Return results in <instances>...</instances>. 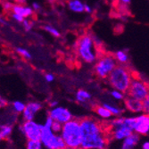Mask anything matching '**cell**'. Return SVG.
<instances>
[{"label":"cell","mask_w":149,"mask_h":149,"mask_svg":"<svg viewBox=\"0 0 149 149\" xmlns=\"http://www.w3.org/2000/svg\"><path fill=\"white\" fill-rule=\"evenodd\" d=\"M82 140L80 149H108L111 140L107 123L92 117L79 119Z\"/></svg>","instance_id":"6da1fadb"},{"label":"cell","mask_w":149,"mask_h":149,"mask_svg":"<svg viewBox=\"0 0 149 149\" xmlns=\"http://www.w3.org/2000/svg\"><path fill=\"white\" fill-rule=\"evenodd\" d=\"M60 136L63 139L66 149H80L82 134H81L79 119L72 118L63 124Z\"/></svg>","instance_id":"7a4b0ae2"},{"label":"cell","mask_w":149,"mask_h":149,"mask_svg":"<svg viewBox=\"0 0 149 149\" xmlns=\"http://www.w3.org/2000/svg\"><path fill=\"white\" fill-rule=\"evenodd\" d=\"M132 79L133 75L129 67L123 64H117L107 77L108 83L113 89L119 90L124 94L127 93Z\"/></svg>","instance_id":"3957f363"},{"label":"cell","mask_w":149,"mask_h":149,"mask_svg":"<svg viewBox=\"0 0 149 149\" xmlns=\"http://www.w3.org/2000/svg\"><path fill=\"white\" fill-rule=\"evenodd\" d=\"M76 51L79 57L84 63H94L99 57V52L95 45L93 36L86 33L80 36L76 42Z\"/></svg>","instance_id":"277c9868"},{"label":"cell","mask_w":149,"mask_h":149,"mask_svg":"<svg viewBox=\"0 0 149 149\" xmlns=\"http://www.w3.org/2000/svg\"><path fill=\"white\" fill-rule=\"evenodd\" d=\"M53 120L47 116L44 124H42L40 142L46 149H66L64 142L60 134H56L51 130Z\"/></svg>","instance_id":"5b68a950"},{"label":"cell","mask_w":149,"mask_h":149,"mask_svg":"<svg viewBox=\"0 0 149 149\" xmlns=\"http://www.w3.org/2000/svg\"><path fill=\"white\" fill-rule=\"evenodd\" d=\"M117 62L113 54H104L99 56V57L95 62L94 72L98 79H105L109 76L111 72L115 68Z\"/></svg>","instance_id":"8992f818"},{"label":"cell","mask_w":149,"mask_h":149,"mask_svg":"<svg viewBox=\"0 0 149 149\" xmlns=\"http://www.w3.org/2000/svg\"><path fill=\"white\" fill-rule=\"evenodd\" d=\"M108 130L111 139L121 141L126 137L130 135L133 131L126 125L124 121V116H119L113 119L111 121L107 123Z\"/></svg>","instance_id":"52a82bcc"},{"label":"cell","mask_w":149,"mask_h":149,"mask_svg":"<svg viewBox=\"0 0 149 149\" xmlns=\"http://www.w3.org/2000/svg\"><path fill=\"white\" fill-rule=\"evenodd\" d=\"M126 95L137 100L143 101L146 97H149L148 84L141 79L133 77Z\"/></svg>","instance_id":"ba28073f"},{"label":"cell","mask_w":149,"mask_h":149,"mask_svg":"<svg viewBox=\"0 0 149 149\" xmlns=\"http://www.w3.org/2000/svg\"><path fill=\"white\" fill-rule=\"evenodd\" d=\"M42 124L33 120H24L19 125V130L27 140H39Z\"/></svg>","instance_id":"9c48e42d"},{"label":"cell","mask_w":149,"mask_h":149,"mask_svg":"<svg viewBox=\"0 0 149 149\" xmlns=\"http://www.w3.org/2000/svg\"><path fill=\"white\" fill-rule=\"evenodd\" d=\"M47 116L50 117L53 120L58 121L61 124L67 123V121H69L73 118V114L68 108L60 105H57L54 108H50Z\"/></svg>","instance_id":"30bf717a"},{"label":"cell","mask_w":149,"mask_h":149,"mask_svg":"<svg viewBox=\"0 0 149 149\" xmlns=\"http://www.w3.org/2000/svg\"><path fill=\"white\" fill-rule=\"evenodd\" d=\"M43 104L38 101H30L25 104L24 110L22 113V121L33 120L36 115L42 110Z\"/></svg>","instance_id":"8fae6325"},{"label":"cell","mask_w":149,"mask_h":149,"mask_svg":"<svg viewBox=\"0 0 149 149\" xmlns=\"http://www.w3.org/2000/svg\"><path fill=\"white\" fill-rule=\"evenodd\" d=\"M133 132L139 134V136H147L149 133V114L148 113H139L136 116Z\"/></svg>","instance_id":"7c38bea8"},{"label":"cell","mask_w":149,"mask_h":149,"mask_svg":"<svg viewBox=\"0 0 149 149\" xmlns=\"http://www.w3.org/2000/svg\"><path fill=\"white\" fill-rule=\"evenodd\" d=\"M123 104L125 109L129 112L138 114L143 113V107H142V101L137 100L131 97H129L126 95L125 98L123 99Z\"/></svg>","instance_id":"4fadbf2b"},{"label":"cell","mask_w":149,"mask_h":149,"mask_svg":"<svg viewBox=\"0 0 149 149\" xmlns=\"http://www.w3.org/2000/svg\"><path fill=\"white\" fill-rule=\"evenodd\" d=\"M11 13L19 15L22 16L24 19L25 18H30V17L33 16V15H34V11L32 10V8L31 6H28L26 5L15 4V3H13Z\"/></svg>","instance_id":"5bb4252c"},{"label":"cell","mask_w":149,"mask_h":149,"mask_svg":"<svg viewBox=\"0 0 149 149\" xmlns=\"http://www.w3.org/2000/svg\"><path fill=\"white\" fill-rule=\"evenodd\" d=\"M121 141L123 143H121L120 149H135L140 141V136L137 133L132 132Z\"/></svg>","instance_id":"9a60e30c"},{"label":"cell","mask_w":149,"mask_h":149,"mask_svg":"<svg viewBox=\"0 0 149 149\" xmlns=\"http://www.w3.org/2000/svg\"><path fill=\"white\" fill-rule=\"evenodd\" d=\"M4 110H5L4 114H2V116L0 117V124H8L13 126L15 124V123H17L18 114L13 113L10 109L9 105L4 108Z\"/></svg>","instance_id":"2e32d148"},{"label":"cell","mask_w":149,"mask_h":149,"mask_svg":"<svg viewBox=\"0 0 149 149\" xmlns=\"http://www.w3.org/2000/svg\"><path fill=\"white\" fill-rule=\"evenodd\" d=\"M102 105L104 107H105L106 109L109 111L113 117H119V116H121L124 112V109H123L120 106L117 105V104H112V103H109V102H104L102 104Z\"/></svg>","instance_id":"e0dca14e"},{"label":"cell","mask_w":149,"mask_h":149,"mask_svg":"<svg viewBox=\"0 0 149 149\" xmlns=\"http://www.w3.org/2000/svg\"><path fill=\"white\" fill-rule=\"evenodd\" d=\"M91 94L85 89H79L75 94V99L79 104H87L91 101Z\"/></svg>","instance_id":"ac0fdd59"},{"label":"cell","mask_w":149,"mask_h":149,"mask_svg":"<svg viewBox=\"0 0 149 149\" xmlns=\"http://www.w3.org/2000/svg\"><path fill=\"white\" fill-rule=\"evenodd\" d=\"M67 6L73 13H80L84 12V3L81 0H68Z\"/></svg>","instance_id":"d6986e66"},{"label":"cell","mask_w":149,"mask_h":149,"mask_svg":"<svg viewBox=\"0 0 149 149\" xmlns=\"http://www.w3.org/2000/svg\"><path fill=\"white\" fill-rule=\"evenodd\" d=\"M94 112L96 113L97 116H99L101 119L104 120H110L112 119L113 115L108 111L105 107H104L102 104H96L94 106Z\"/></svg>","instance_id":"ffe728a7"},{"label":"cell","mask_w":149,"mask_h":149,"mask_svg":"<svg viewBox=\"0 0 149 149\" xmlns=\"http://www.w3.org/2000/svg\"><path fill=\"white\" fill-rule=\"evenodd\" d=\"M113 55L118 64L127 65V63H129V60H130L129 55L124 50H118L114 54H113Z\"/></svg>","instance_id":"44dd1931"},{"label":"cell","mask_w":149,"mask_h":149,"mask_svg":"<svg viewBox=\"0 0 149 149\" xmlns=\"http://www.w3.org/2000/svg\"><path fill=\"white\" fill-rule=\"evenodd\" d=\"M13 131V126L8 124H0V137L3 140L8 139Z\"/></svg>","instance_id":"7402d4cb"},{"label":"cell","mask_w":149,"mask_h":149,"mask_svg":"<svg viewBox=\"0 0 149 149\" xmlns=\"http://www.w3.org/2000/svg\"><path fill=\"white\" fill-rule=\"evenodd\" d=\"M9 107L13 113H15L16 114L19 115V114H22V113L24 110L25 103L22 101H20V100H15V101H13L10 104Z\"/></svg>","instance_id":"603a6c76"},{"label":"cell","mask_w":149,"mask_h":149,"mask_svg":"<svg viewBox=\"0 0 149 149\" xmlns=\"http://www.w3.org/2000/svg\"><path fill=\"white\" fill-rule=\"evenodd\" d=\"M26 149H43L40 140H27Z\"/></svg>","instance_id":"cb8c5ba5"},{"label":"cell","mask_w":149,"mask_h":149,"mask_svg":"<svg viewBox=\"0 0 149 149\" xmlns=\"http://www.w3.org/2000/svg\"><path fill=\"white\" fill-rule=\"evenodd\" d=\"M15 50H16L17 54H18V55L21 57H22V58H24L26 60H31L32 58V55L29 52V50H27L26 48H23V47H16Z\"/></svg>","instance_id":"d4e9b609"},{"label":"cell","mask_w":149,"mask_h":149,"mask_svg":"<svg viewBox=\"0 0 149 149\" xmlns=\"http://www.w3.org/2000/svg\"><path fill=\"white\" fill-rule=\"evenodd\" d=\"M110 95H111V97L116 101H123V99L126 97V94L120 92L119 90H116V89H112L110 91Z\"/></svg>","instance_id":"484cf974"},{"label":"cell","mask_w":149,"mask_h":149,"mask_svg":"<svg viewBox=\"0 0 149 149\" xmlns=\"http://www.w3.org/2000/svg\"><path fill=\"white\" fill-rule=\"evenodd\" d=\"M44 30H45L47 32H48L50 35H52L53 37H55V38H59V37H61L60 31H59L57 29H56L54 26H52V25H45V26H44Z\"/></svg>","instance_id":"4316f807"},{"label":"cell","mask_w":149,"mask_h":149,"mask_svg":"<svg viewBox=\"0 0 149 149\" xmlns=\"http://www.w3.org/2000/svg\"><path fill=\"white\" fill-rule=\"evenodd\" d=\"M22 23V26H23V28L26 31H31V29L33 28V24H34V22L31 20H29V18L23 19Z\"/></svg>","instance_id":"83f0119b"},{"label":"cell","mask_w":149,"mask_h":149,"mask_svg":"<svg viewBox=\"0 0 149 149\" xmlns=\"http://www.w3.org/2000/svg\"><path fill=\"white\" fill-rule=\"evenodd\" d=\"M62 127H63V124H61L58 121L53 120V123L51 124V130L56 134H60L62 130Z\"/></svg>","instance_id":"f1b7e54d"},{"label":"cell","mask_w":149,"mask_h":149,"mask_svg":"<svg viewBox=\"0 0 149 149\" xmlns=\"http://www.w3.org/2000/svg\"><path fill=\"white\" fill-rule=\"evenodd\" d=\"M1 4H2L4 13H11L12 12V8H13V2H11V1H4V0H2Z\"/></svg>","instance_id":"f546056e"},{"label":"cell","mask_w":149,"mask_h":149,"mask_svg":"<svg viewBox=\"0 0 149 149\" xmlns=\"http://www.w3.org/2000/svg\"><path fill=\"white\" fill-rule=\"evenodd\" d=\"M142 107H143V113H149V97H146L142 101Z\"/></svg>","instance_id":"4dcf8cb0"},{"label":"cell","mask_w":149,"mask_h":149,"mask_svg":"<svg viewBox=\"0 0 149 149\" xmlns=\"http://www.w3.org/2000/svg\"><path fill=\"white\" fill-rule=\"evenodd\" d=\"M9 105V102L2 96V95H0V110L4 109V108L7 107Z\"/></svg>","instance_id":"1f68e13d"},{"label":"cell","mask_w":149,"mask_h":149,"mask_svg":"<svg viewBox=\"0 0 149 149\" xmlns=\"http://www.w3.org/2000/svg\"><path fill=\"white\" fill-rule=\"evenodd\" d=\"M11 17H12V19L13 21L18 22V23H22V21H23V19H24L22 16H21L19 15H16V13H11Z\"/></svg>","instance_id":"d6a6232c"},{"label":"cell","mask_w":149,"mask_h":149,"mask_svg":"<svg viewBox=\"0 0 149 149\" xmlns=\"http://www.w3.org/2000/svg\"><path fill=\"white\" fill-rule=\"evenodd\" d=\"M45 79H46L47 82L51 83L55 80V76H54V74H52V73H46L45 74Z\"/></svg>","instance_id":"836d02e7"},{"label":"cell","mask_w":149,"mask_h":149,"mask_svg":"<svg viewBox=\"0 0 149 149\" xmlns=\"http://www.w3.org/2000/svg\"><path fill=\"white\" fill-rule=\"evenodd\" d=\"M31 7L32 8V10L34 12H38V11H39L40 9H41V6H40V4L38 3V2H33L31 4Z\"/></svg>","instance_id":"e575fe53"},{"label":"cell","mask_w":149,"mask_h":149,"mask_svg":"<svg viewBox=\"0 0 149 149\" xmlns=\"http://www.w3.org/2000/svg\"><path fill=\"white\" fill-rule=\"evenodd\" d=\"M84 12L87 13H92V7L88 4H84Z\"/></svg>","instance_id":"d590c367"},{"label":"cell","mask_w":149,"mask_h":149,"mask_svg":"<svg viewBox=\"0 0 149 149\" xmlns=\"http://www.w3.org/2000/svg\"><path fill=\"white\" fill-rule=\"evenodd\" d=\"M57 105H59V103H58L57 100H51L49 102V107L50 108H54V107H56Z\"/></svg>","instance_id":"8d00e7d4"},{"label":"cell","mask_w":149,"mask_h":149,"mask_svg":"<svg viewBox=\"0 0 149 149\" xmlns=\"http://www.w3.org/2000/svg\"><path fill=\"white\" fill-rule=\"evenodd\" d=\"M13 2L15 4H20V5H26L27 0H13Z\"/></svg>","instance_id":"74e56055"},{"label":"cell","mask_w":149,"mask_h":149,"mask_svg":"<svg viewBox=\"0 0 149 149\" xmlns=\"http://www.w3.org/2000/svg\"><path fill=\"white\" fill-rule=\"evenodd\" d=\"M142 149H149V142L145 141L142 144Z\"/></svg>","instance_id":"f35d334b"},{"label":"cell","mask_w":149,"mask_h":149,"mask_svg":"<svg viewBox=\"0 0 149 149\" xmlns=\"http://www.w3.org/2000/svg\"><path fill=\"white\" fill-rule=\"evenodd\" d=\"M119 1L123 5H129V4H130L131 0H119Z\"/></svg>","instance_id":"ab89813d"},{"label":"cell","mask_w":149,"mask_h":149,"mask_svg":"<svg viewBox=\"0 0 149 149\" xmlns=\"http://www.w3.org/2000/svg\"><path fill=\"white\" fill-rule=\"evenodd\" d=\"M0 24H3V25H6L7 24V22H6V21L4 19V18H2V17H0Z\"/></svg>","instance_id":"60d3db41"},{"label":"cell","mask_w":149,"mask_h":149,"mask_svg":"<svg viewBox=\"0 0 149 149\" xmlns=\"http://www.w3.org/2000/svg\"><path fill=\"white\" fill-rule=\"evenodd\" d=\"M47 1L49 2V3H51V4H54V3H56V2H57L58 0H47Z\"/></svg>","instance_id":"b9f144b4"},{"label":"cell","mask_w":149,"mask_h":149,"mask_svg":"<svg viewBox=\"0 0 149 149\" xmlns=\"http://www.w3.org/2000/svg\"><path fill=\"white\" fill-rule=\"evenodd\" d=\"M1 141H3V139H2V138H1V137H0V142H1Z\"/></svg>","instance_id":"7bdbcfd3"}]
</instances>
